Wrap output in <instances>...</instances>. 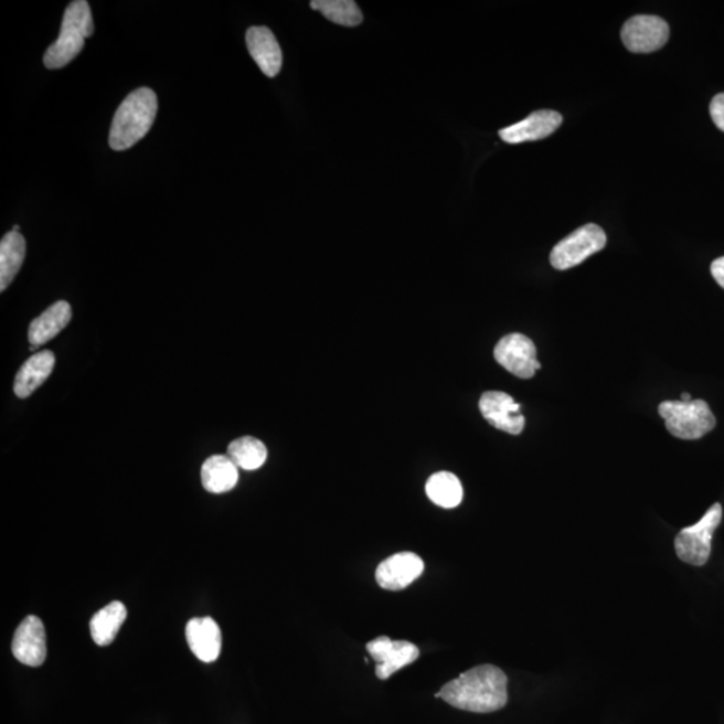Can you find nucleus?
Segmentation results:
<instances>
[{
  "label": "nucleus",
  "mask_w": 724,
  "mask_h": 724,
  "mask_svg": "<svg viewBox=\"0 0 724 724\" xmlns=\"http://www.w3.org/2000/svg\"><path fill=\"white\" fill-rule=\"evenodd\" d=\"M424 563L419 555L404 552L391 555L376 569V582L385 590H402L422 576Z\"/></svg>",
  "instance_id": "obj_12"
},
{
  "label": "nucleus",
  "mask_w": 724,
  "mask_h": 724,
  "mask_svg": "<svg viewBox=\"0 0 724 724\" xmlns=\"http://www.w3.org/2000/svg\"><path fill=\"white\" fill-rule=\"evenodd\" d=\"M227 457L242 470L254 471L266 464L267 448L259 439L243 436L230 443Z\"/></svg>",
  "instance_id": "obj_22"
},
{
  "label": "nucleus",
  "mask_w": 724,
  "mask_h": 724,
  "mask_svg": "<svg viewBox=\"0 0 724 724\" xmlns=\"http://www.w3.org/2000/svg\"><path fill=\"white\" fill-rule=\"evenodd\" d=\"M127 608L120 601H114L99 609L91 620V634L93 640L99 647L109 646L114 642L118 630L127 620Z\"/></svg>",
  "instance_id": "obj_20"
},
{
  "label": "nucleus",
  "mask_w": 724,
  "mask_h": 724,
  "mask_svg": "<svg viewBox=\"0 0 724 724\" xmlns=\"http://www.w3.org/2000/svg\"><path fill=\"white\" fill-rule=\"evenodd\" d=\"M494 358L505 371L520 379H532L541 370L534 342L521 333L508 334L499 340Z\"/></svg>",
  "instance_id": "obj_7"
},
{
  "label": "nucleus",
  "mask_w": 724,
  "mask_h": 724,
  "mask_svg": "<svg viewBox=\"0 0 724 724\" xmlns=\"http://www.w3.org/2000/svg\"><path fill=\"white\" fill-rule=\"evenodd\" d=\"M246 43L249 55L257 62L265 76H278L283 67V50L273 31L265 26L249 28L246 33Z\"/></svg>",
  "instance_id": "obj_14"
},
{
  "label": "nucleus",
  "mask_w": 724,
  "mask_h": 724,
  "mask_svg": "<svg viewBox=\"0 0 724 724\" xmlns=\"http://www.w3.org/2000/svg\"><path fill=\"white\" fill-rule=\"evenodd\" d=\"M239 468L227 455H214L204 461L202 483L212 494H223L233 490L239 479Z\"/></svg>",
  "instance_id": "obj_18"
},
{
  "label": "nucleus",
  "mask_w": 724,
  "mask_h": 724,
  "mask_svg": "<svg viewBox=\"0 0 724 724\" xmlns=\"http://www.w3.org/2000/svg\"><path fill=\"white\" fill-rule=\"evenodd\" d=\"M12 654L22 664L40 667L47 657L46 630L36 616H28L15 630Z\"/></svg>",
  "instance_id": "obj_11"
},
{
  "label": "nucleus",
  "mask_w": 724,
  "mask_h": 724,
  "mask_svg": "<svg viewBox=\"0 0 724 724\" xmlns=\"http://www.w3.org/2000/svg\"><path fill=\"white\" fill-rule=\"evenodd\" d=\"M24 255H26V241L23 235L14 231L6 234L0 242V290L8 289L20 273Z\"/></svg>",
  "instance_id": "obj_19"
},
{
  "label": "nucleus",
  "mask_w": 724,
  "mask_h": 724,
  "mask_svg": "<svg viewBox=\"0 0 724 724\" xmlns=\"http://www.w3.org/2000/svg\"><path fill=\"white\" fill-rule=\"evenodd\" d=\"M187 642L191 651L204 663H212L222 651V630L211 617H195L187 624Z\"/></svg>",
  "instance_id": "obj_15"
},
{
  "label": "nucleus",
  "mask_w": 724,
  "mask_h": 724,
  "mask_svg": "<svg viewBox=\"0 0 724 724\" xmlns=\"http://www.w3.org/2000/svg\"><path fill=\"white\" fill-rule=\"evenodd\" d=\"M158 115V96L148 87H140L124 99L111 123L109 146L125 151L139 142L151 130Z\"/></svg>",
  "instance_id": "obj_2"
},
{
  "label": "nucleus",
  "mask_w": 724,
  "mask_h": 724,
  "mask_svg": "<svg viewBox=\"0 0 724 724\" xmlns=\"http://www.w3.org/2000/svg\"><path fill=\"white\" fill-rule=\"evenodd\" d=\"M55 358L50 351H42L30 358L17 373L14 392L20 398H26L46 382L54 370Z\"/></svg>",
  "instance_id": "obj_17"
},
{
  "label": "nucleus",
  "mask_w": 724,
  "mask_h": 724,
  "mask_svg": "<svg viewBox=\"0 0 724 724\" xmlns=\"http://www.w3.org/2000/svg\"><path fill=\"white\" fill-rule=\"evenodd\" d=\"M479 409L492 427L510 435H520L524 428V416L521 404L504 392H485L479 401Z\"/></svg>",
  "instance_id": "obj_10"
},
{
  "label": "nucleus",
  "mask_w": 724,
  "mask_h": 724,
  "mask_svg": "<svg viewBox=\"0 0 724 724\" xmlns=\"http://www.w3.org/2000/svg\"><path fill=\"white\" fill-rule=\"evenodd\" d=\"M605 245H607V235L604 230L597 224H585L554 246L551 264L557 270H569L582 265L593 254L601 252Z\"/></svg>",
  "instance_id": "obj_6"
},
{
  "label": "nucleus",
  "mask_w": 724,
  "mask_h": 724,
  "mask_svg": "<svg viewBox=\"0 0 724 724\" xmlns=\"http://www.w3.org/2000/svg\"><path fill=\"white\" fill-rule=\"evenodd\" d=\"M670 39V26L660 17L636 15L621 29L624 45L632 53H652L663 47Z\"/></svg>",
  "instance_id": "obj_8"
},
{
  "label": "nucleus",
  "mask_w": 724,
  "mask_h": 724,
  "mask_svg": "<svg viewBox=\"0 0 724 724\" xmlns=\"http://www.w3.org/2000/svg\"><path fill=\"white\" fill-rule=\"evenodd\" d=\"M95 33V23L89 3L86 0H76L67 6L62 20L58 40L46 50L45 66L47 68H61L83 52L85 40Z\"/></svg>",
  "instance_id": "obj_3"
},
{
  "label": "nucleus",
  "mask_w": 724,
  "mask_h": 724,
  "mask_svg": "<svg viewBox=\"0 0 724 724\" xmlns=\"http://www.w3.org/2000/svg\"><path fill=\"white\" fill-rule=\"evenodd\" d=\"M310 8L320 11L328 21L340 26L355 28L364 21L358 3L353 0H313Z\"/></svg>",
  "instance_id": "obj_23"
},
{
  "label": "nucleus",
  "mask_w": 724,
  "mask_h": 724,
  "mask_svg": "<svg viewBox=\"0 0 724 724\" xmlns=\"http://www.w3.org/2000/svg\"><path fill=\"white\" fill-rule=\"evenodd\" d=\"M508 683L501 668L478 666L443 685L436 698L470 713H496L508 704Z\"/></svg>",
  "instance_id": "obj_1"
},
{
  "label": "nucleus",
  "mask_w": 724,
  "mask_h": 724,
  "mask_svg": "<svg viewBox=\"0 0 724 724\" xmlns=\"http://www.w3.org/2000/svg\"><path fill=\"white\" fill-rule=\"evenodd\" d=\"M427 496L435 504L443 509L458 508L464 499V487L453 472L441 471L434 473L426 485Z\"/></svg>",
  "instance_id": "obj_21"
},
{
  "label": "nucleus",
  "mask_w": 724,
  "mask_h": 724,
  "mask_svg": "<svg viewBox=\"0 0 724 724\" xmlns=\"http://www.w3.org/2000/svg\"><path fill=\"white\" fill-rule=\"evenodd\" d=\"M711 274H713L717 285L724 289V257L717 258L711 264Z\"/></svg>",
  "instance_id": "obj_25"
},
{
  "label": "nucleus",
  "mask_w": 724,
  "mask_h": 724,
  "mask_svg": "<svg viewBox=\"0 0 724 724\" xmlns=\"http://www.w3.org/2000/svg\"><path fill=\"white\" fill-rule=\"evenodd\" d=\"M72 320V308L66 301H58L40 317H36L29 328V341L31 347L40 348L46 342L53 340L62 330L67 327Z\"/></svg>",
  "instance_id": "obj_16"
},
{
  "label": "nucleus",
  "mask_w": 724,
  "mask_h": 724,
  "mask_svg": "<svg viewBox=\"0 0 724 724\" xmlns=\"http://www.w3.org/2000/svg\"><path fill=\"white\" fill-rule=\"evenodd\" d=\"M710 115L717 129L724 132V93L716 95L710 104Z\"/></svg>",
  "instance_id": "obj_24"
},
{
  "label": "nucleus",
  "mask_w": 724,
  "mask_h": 724,
  "mask_svg": "<svg viewBox=\"0 0 724 724\" xmlns=\"http://www.w3.org/2000/svg\"><path fill=\"white\" fill-rule=\"evenodd\" d=\"M563 124V116L554 110H536L524 120L499 130L504 142L521 143L546 139Z\"/></svg>",
  "instance_id": "obj_13"
},
{
  "label": "nucleus",
  "mask_w": 724,
  "mask_h": 724,
  "mask_svg": "<svg viewBox=\"0 0 724 724\" xmlns=\"http://www.w3.org/2000/svg\"><path fill=\"white\" fill-rule=\"evenodd\" d=\"M366 651L376 661V675L386 680L414 663L419 658L420 651L415 645L404 640H391L386 636H380L366 645Z\"/></svg>",
  "instance_id": "obj_9"
},
{
  "label": "nucleus",
  "mask_w": 724,
  "mask_h": 724,
  "mask_svg": "<svg viewBox=\"0 0 724 724\" xmlns=\"http://www.w3.org/2000/svg\"><path fill=\"white\" fill-rule=\"evenodd\" d=\"M668 433L678 439L696 440L703 438L716 426L710 405L704 401L663 402L659 405Z\"/></svg>",
  "instance_id": "obj_4"
},
{
  "label": "nucleus",
  "mask_w": 724,
  "mask_h": 724,
  "mask_svg": "<svg viewBox=\"0 0 724 724\" xmlns=\"http://www.w3.org/2000/svg\"><path fill=\"white\" fill-rule=\"evenodd\" d=\"M723 517L721 503H714L705 511L702 520L685 528L677 535L675 551L683 563L692 566L707 564L711 554V541L720 528Z\"/></svg>",
  "instance_id": "obj_5"
},
{
  "label": "nucleus",
  "mask_w": 724,
  "mask_h": 724,
  "mask_svg": "<svg viewBox=\"0 0 724 724\" xmlns=\"http://www.w3.org/2000/svg\"><path fill=\"white\" fill-rule=\"evenodd\" d=\"M680 401L685 402V403L691 402L692 398L690 396V393H683L682 398H680Z\"/></svg>",
  "instance_id": "obj_26"
},
{
  "label": "nucleus",
  "mask_w": 724,
  "mask_h": 724,
  "mask_svg": "<svg viewBox=\"0 0 724 724\" xmlns=\"http://www.w3.org/2000/svg\"><path fill=\"white\" fill-rule=\"evenodd\" d=\"M20 230H21V227L18 226V224H15V226L12 227V231H14V233H20Z\"/></svg>",
  "instance_id": "obj_27"
}]
</instances>
